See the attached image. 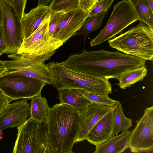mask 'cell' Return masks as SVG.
Wrapping results in <instances>:
<instances>
[{"mask_svg":"<svg viewBox=\"0 0 153 153\" xmlns=\"http://www.w3.org/2000/svg\"><path fill=\"white\" fill-rule=\"evenodd\" d=\"M107 11H104L89 17L80 29L75 35H80L83 37L84 41L91 32L98 29L102 25Z\"/></svg>","mask_w":153,"mask_h":153,"instance_id":"obj_23","label":"cell"},{"mask_svg":"<svg viewBox=\"0 0 153 153\" xmlns=\"http://www.w3.org/2000/svg\"><path fill=\"white\" fill-rule=\"evenodd\" d=\"M149 1L151 8L153 10V0H148Z\"/></svg>","mask_w":153,"mask_h":153,"instance_id":"obj_36","label":"cell"},{"mask_svg":"<svg viewBox=\"0 0 153 153\" xmlns=\"http://www.w3.org/2000/svg\"><path fill=\"white\" fill-rule=\"evenodd\" d=\"M131 131L127 130L115 136L106 142L96 146L94 153H120L129 148Z\"/></svg>","mask_w":153,"mask_h":153,"instance_id":"obj_17","label":"cell"},{"mask_svg":"<svg viewBox=\"0 0 153 153\" xmlns=\"http://www.w3.org/2000/svg\"><path fill=\"white\" fill-rule=\"evenodd\" d=\"M113 106L97 123L88 134L86 140L95 146L115 136Z\"/></svg>","mask_w":153,"mask_h":153,"instance_id":"obj_15","label":"cell"},{"mask_svg":"<svg viewBox=\"0 0 153 153\" xmlns=\"http://www.w3.org/2000/svg\"><path fill=\"white\" fill-rule=\"evenodd\" d=\"M2 131L0 130V140L3 138V132Z\"/></svg>","mask_w":153,"mask_h":153,"instance_id":"obj_37","label":"cell"},{"mask_svg":"<svg viewBox=\"0 0 153 153\" xmlns=\"http://www.w3.org/2000/svg\"><path fill=\"white\" fill-rule=\"evenodd\" d=\"M31 99L30 117L42 124L46 120L50 108L47 100L41 93Z\"/></svg>","mask_w":153,"mask_h":153,"instance_id":"obj_19","label":"cell"},{"mask_svg":"<svg viewBox=\"0 0 153 153\" xmlns=\"http://www.w3.org/2000/svg\"><path fill=\"white\" fill-rule=\"evenodd\" d=\"M89 12L79 7L65 12L52 36L65 42L80 29L89 17Z\"/></svg>","mask_w":153,"mask_h":153,"instance_id":"obj_11","label":"cell"},{"mask_svg":"<svg viewBox=\"0 0 153 153\" xmlns=\"http://www.w3.org/2000/svg\"><path fill=\"white\" fill-rule=\"evenodd\" d=\"M147 70L146 66L127 71L122 75L118 80L120 88L125 89L127 87L140 81H143L146 76Z\"/></svg>","mask_w":153,"mask_h":153,"instance_id":"obj_21","label":"cell"},{"mask_svg":"<svg viewBox=\"0 0 153 153\" xmlns=\"http://www.w3.org/2000/svg\"><path fill=\"white\" fill-rule=\"evenodd\" d=\"M47 65L51 85L58 91L80 89L103 96L112 93L111 85L108 79L87 76L61 62L52 61Z\"/></svg>","mask_w":153,"mask_h":153,"instance_id":"obj_3","label":"cell"},{"mask_svg":"<svg viewBox=\"0 0 153 153\" xmlns=\"http://www.w3.org/2000/svg\"><path fill=\"white\" fill-rule=\"evenodd\" d=\"M131 5L139 21L153 29V10L148 0H128Z\"/></svg>","mask_w":153,"mask_h":153,"instance_id":"obj_20","label":"cell"},{"mask_svg":"<svg viewBox=\"0 0 153 153\" xmlns=\"http://www.w3.org/2000/svg\"><path fill=\"white\" fill-rule=\"evenodd\" d=\"M114 107V133L115 136L124 132L132 126V120L123 113L120 102L117 101Z\"/></svg>","mask_w":153,"mask_h":153,"instance_id":"obj_22","label":"cell"},{"mask_svg":"<svg viewBox=\"0 0 153 153\" xmlns=\"http://www.w3.org/2000/svg\"><path fill=\"white\" fill-rule=\"evenodd\" d=\"M7 50L6 42L1 24H0V56L5 53Z\"/></svg>","mask_w":153,"mask_h":153,"instance_id":"obj_32","label":"cell"},{"mask_svg":"<svg viewBox=\"0 0 153 153\" xmlns=\"http://www.w3.org/2000/svg\"><path fill=\"white\" fill-rule=\"evenodd\" d=\"M50 6H38L25 13L21 21L24 40L30 35L45 20L49 18Z\"/></svg>","mask_w":153,"mask_h":153,"instance_id":"obj_16","label":"cell"},{"mask_svg":"<svg viewBox=\"0 0 153 153\" xmlns=\"http://www.w3.org/2000/svg\"><path fill=\"white\" fill-rule=\"evenodd\" d=\"M108 42L110 47L125 54L153 60V29L141 22Z\"/></svg>","mask_w":153,"mask_h":153,"instance_id":"obj_4","label":"cell"},{"mask_svg":"<svg viewBox=\"0 0 153 153\" xmlns=\"http://www.w3.org/2000/svg\"><path fill=\"white\" fill-rule=\"evenodd\" d=\"M113 107L92 102L80 111L79 127L75 143L85 140L91 130Z\"/></svg>","mask_w":153,"mask_h":153,"instance_id":"obj_12","label":"cell"},{"mask_svg":"<svg viewBox=\"0 0 153 153\" xmlns=\"http://www.w3.org/2000/svg\"><path fill=\"white\" fill-rule=\"evenodd\" d=\"M139 21L131 5L128 0H122L113 7V10L105 27L91 41V47L108 40L125 28Z\"/></svg>","mask_w":153,"mask_h":153,"instance_id":"obj_7","label":"cell"},{"mask_svg":"<svg viewBox=\"0 0 153 153\" xmlns=\"http://www.w3.org/2000/svg\"><path fill=\"white\" fill-rule=\"evenodd\" d=\"M12 100L0 92V115L7 109Z\"/></svg>","mask_w":153,"mask_h":153,"instance_id":"obj_30","label":"cell"},{"mask_svg":"<svg viewBox=\"0 0 153 153\" xmlns=\"http://www.w3.org/2000/svg\"><path fill=\"white\" fill-rule=\"evenodd\" d=\"M40 124L29 117L17 127V136L13 153H34L37 133Z\"/></svg>","mask_w":153,"mask_h":153,"instance_id":"obj_14","label":"cell"},{"mask_svg":"<svg viewBox=\"0 0 153 153\" xmlns=\"http://www.w3.org/2000/svg\"><path fill=\"white\" fill-rule=\"evenodd\" d=\"M50 18V17H49ZM49 18L44 21L30 35L24 40L19 54H42L56 52L64 43L51 36L48 31Z\"/></svg>","mask_w":153,"mask_h":153,"instance_id":"obj_8","label":"cell"},{"mask_svg":"<svg viewBox=\"0 0 153 153\" xmlns=\"http://www.w3.org/2000/svg\"><path fill=\"white\" fill-rule=\"evenodd\" d=\"M44 82L8 70L0 76V91L12 100L31 99L41 93Z\"/></svg>","mask_w":153,"mask_h":153,"instance_id":"obj_6","label":"cell"},{"mask_svg":"<svg viewBox=\"0 0 153 153\" xmlns=\"http://www.w3.org/2000/svg\"><path fill=\"white\" fill-rule=\"evenodd\" d=\"M55 52L40 54H11V60L2 61L8 69L25 76L41 80L51 85L49 69L44 62L50 59Z\"/></svg>","mask_w":153,"mask_h":153,"instance_id":"obj_5","label":"cell"},{"mask_svg":"<svg viewBox=\"0 0 153 153\" xmlns=\"http://www.w3.org/2000/svg\"><path fill=\"white\" fill-rule=\"evenodd\" d=\"M28 100L23 98L10 104L6 110L0 115V130L17 127L28 119L30 106Z\"/></svg>","mask_w":153,"mask_h":153,"instance_id":"obj_13","label":"cell"},{"mask_svg":"<svg viewBox=\"0 0 153 153\" xmlns=\"http://www.w3.org/2000/svg\"><path fill=\"white\" fill-rule=\"evenodd\" d=\"M34 153H53L50 144L45 123L39 125L35 143Z\"/></svg>","mask_w":153,"mask_h":153,"instance_id":"obj_24","label":"cell"},{"mask_svg":"<svg viewBox=\"0 0 153 153\" xmlns=\"http://www.w3.org/2000/svg\"><path fill=\"white\" fill-rule=\"evenodd\" d=\"M76 90L79 94L91 102L95 103L114 106L117 101L111 99L108 96L97 95L80 89Z\"/></svg>","mask_w":153,"mask_h":153,"instance_id":"obj_25","label":"cell"},{"mask_svg":"<svg viewBox=\"0 0 153 153\" xmlns=\"http://www.w3.org/2000/svg\"><path fill=\"white\" fill-rule=\"evenodd\" d=\"M79 112L60 103L50 108L44 123L53 153L73 152L79 127Z\"/></svg>","mask_w":153,"mask_h":153,"instance_id":"obj_2","label":"cell"},{"mask_svg":"<svg viewBox=\"0 0 153 153\" xmlns=\"http://www.w3.org/2000/svg\"><path fill=\"white\" fill-rule=\"evenodd\" d=\"M15 10L21 21L25 13V10L27 0H2Z\"/></svg>","mask_w":153,"mask_h":153,"instance_id":"obj_28","label":"cell"},{"mask_svg":"<svg viewBox=\"0 0 153 153\" xmlns=\"http://www.w3.org/2000/svg\"><path fill=\"white\" fill-rule=\"evenodd\" d=\"M146 61L119 51L104 50L82 52L70 56L61 62L64 66L91 77L117 79L124 73L146 65Z\"/></svg>","mask_w":153,"mask_h":153,"instance_id":"obj_1","label":"cell"},{"mask_svg":"<svg viewBox=\"0 0 153 153\" xmlns=\"http://www.w3.org/2000/svg\"><path fill=\"white\" fill-rule=\"evenodd\" d=\"M8 71L2 61L0 60V76Z\"/></svg>","mask_w":153,"mask_h":153,"instance_id":"obj_33","label":"cell"},{"mask_svg":"<svg viewBox=\"0 0 153 153\" xmlns=\"http://www.w3.org/2000/svg\"><path fill=\"white\" fill-rule=\"evenodd\" d=\"M114 0H99L89 11V17L104 11H108Z\"/></svg>","mask_w":153,"mask_h":153,"instance_id":"obj_29","label":"cell"},{"mask_svg":"<svg viewBox=\"0 0 153 153\" xmlns=\"http://www.w3.org/2000/svg\"><path fill=\"white\" fill-rule=\"evenodd\" d=\"M58 91L60 103L69 105L79 111L92 102L79 94L76 89H65Z\"/></svg>","mask_w":153,"mask_h":153,"instance_id":"obj_18","label":"cell"},{"mask_svg":"<svg viewBox=\"0 0 153 153\" xmlns=\"http://www.w3.org/2000/svg\"><path fill=\"white\" fill-rule=\"evenodd\" d=\"M99 0H79V7L86 12H89Z\"/></svg>","mask_w":153,"mask_h":153,"instance_id":"obj_31","label":"cell"},{"mask_svg":"<svg viewBox=\"0 0 153 153\" xmlns=\"http://www.w3.org/2000/svg\"><path fill=\"white\" fill-rule=\"evenodd\" d=\"M65 12L51 10L48 23V31L51 36L59 25Z\"/></svg>","mask_w":153,"mask_h":153,"instance_id":"obj_27","label":"cell"},{"mask_svg":"<svg viewBox=\"0 0 153 153\" xmlns=\"http://www.w3.org/2000/svg\"><path fill=\"white\" fill-rule=\"evenodd\" d=\"M53 0H38V6H46L51 3Z\"/></svg>","mask_w":153,"mask_h":153,"instance_id":"obj_34","label":"cell"},{"mask_svg":"<svg viewBox=\"0 0 153 153\" xmlns=\"http://www.w3.org/2000/svg\"><path fill=\"white\" fill-rule=\"evenodd\" d=\"M1 1L2 0H0V24H2L3 15Z\"/></svg>","mask_w":153,"mask_h":153,"instance_id":"obj_35","label":"cell"},{"mask_svg":"<svg viewBox=\"0 0 153 153\" xmlns=\"http://www.w3.org/2000/svg\"><path fill=\"white\" fill-rule=\"evenodd\" d=\"M1 25L7 47L5 53H17L24 40L21 21L14 8L2 0Z\"/></svg>","mask_w":153,"mask_h":153,"instance_id":"obj_10","label":"cell"},{"mask_svg":"<svg viewBox=\"0 0 153 153\" xmlns=\"http://www.w3.org/2000/svg\"><path fill=\"white\" fill-rule=\"evenodd\" d=\"M51 10L64 12L77 8L79 0H53L50 5Z\"/></svg>","mask_w":153,"mask_h":153,"instance_id":"obj_26","label":"cell"},{"mask_svg":"<svg viewBox=\"0 0 153 153\" xmlns=\"http://www.w3.org/2000/svg\"><path fill=\"white\" fill-rule=\"evenodd\" d=\"M129 148L134 153L153 150V106L146 108L142 117L131 131Z\"/></svg>","mask_w":153,"mask_h":153,"instance_id":"obj_9","label":"cell"}]
</instances>
